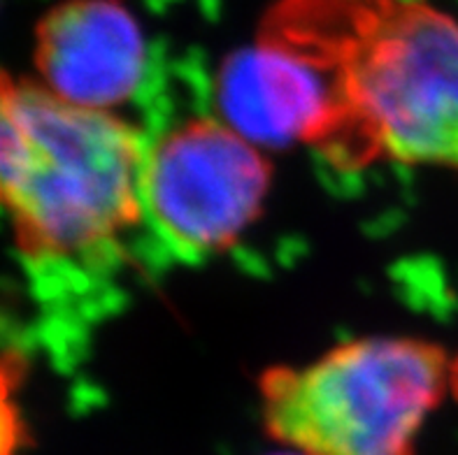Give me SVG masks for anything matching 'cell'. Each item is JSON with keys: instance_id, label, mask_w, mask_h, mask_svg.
Masks as SVG:
<instances>
[{"instance_id": "cell-1", "label": "cell", "mask_w": 458, "mask_h": 455, "mask_svg": "<svg viewBox=\"0 0 458 455\" xmlns=\"http://www.w3.org/2000/svg\"><path fill=\"white\" fill-rule=\"evenodd\" d=\"M263 33L331 81L340 128L326 161L458 170V21L424 0H284Z\"/></svg>"}, {"instance_id": "cell-2", "label": "cell", "mask_w": 458, "mask_h": 455, "mask_svg": "<svg viewBox=\"0 0 458 455\" xmlns=\"http://www.w3.org/2000/svg\"><path fill=\"white\" fill-rule=\"evenodd\" d=\"M142 131L0 70V214L23 263L96 274L145 228Z\"/></svg>"}, {"instance_id": "cell-3", "label": "cell", "mask_w": 458, "mask_h": 455, "mask_svg": "<svg viewBox=\"0 0 458 455\" xmlns=\"http://www.w3.org/2000/svg\"><path fill=\"white\" fill-rule=\"evenodd\" d=\"M452 358L417 337H363L259 381L267 433L305 455H414Z\"/></svg>"}, {"instance_id": "cell-4", "label": "cell", "mask_w": 458, "mask_h": 455, "mask_svg": "<svg viewBox=\"0 0 458 455\" xmlns=\"http://www.w3.org/2000/svg\"><path fill=\"white\" fill-rule=\"evenodd\" d=\"M270 181L266 149L219 116L186 119L147 145L145 231L170 258L205 263L261 216Z\"/></svg>"}, {"instance_id": "cell-5", "label": "cell", "mask_w": 458, "mask_h": 455, "mask_svg": "<svg viewBox=\"0 0 458 455\" xmlns=\"http://www.w3.org/2000/svg\"><path fill=\"white\" fill-rule=\"evenodd\" d=\"M219 119L261 149L308 145L328 156L340 114L324 70L270 33L226 58L215 81Z\"/></svg>"}, {"instance_id": "cell-6", "label": "cell", "mask_w": 458, "mask_h": 455, "mask_svg": "<svg viewBox=\"0 0 458 455\" xmlns=\"http://www.w3.org/2000/svg\"><path fill=\"white\" fill-rule=\"evenodd\" d=\"M147 45L119 0H68L47 12L35 33L38 80L58 98L114 112L138 93Z\"/></svg>"}, {"instance_id": "cell-7", "label": "cell", "mask_w": 458, "mask_h": 455, "mask_svg": "<svg viewBox=\"0 0 458 455\" xmlns=\"http://www.w3.org/2000/svg\"><path fill=\"white\" fill-rule=\"evenodd\" d=\"M21 360L0 349V455H23L29 449V423L21 407Z\"/></svg>"}, {"instance_id": "cell-8", "label": "cell", "mask_w": 458, "mask_h": 455, "mask_svg": "<svg viewBox=\"0 0 458 455\" xmlns=\"http://www.w3.org/2000/svg\"><path fill=\"white\" fill-rule=\"evenodd\" d=\"M449 391L458 400V353L452 358V376H449Z\"/></svg>"}, {"instance_id": "cell-9", "label": "cell", "mask_w": 458, "mask_h": 455, "mask_svg": "<svg viewBox=\"0 0 458 455\" xmlns=\"http://www.w3.org/2000/svg\"><path fill=\"white\" fill-rule=\"evenodd\" d=\"M275 455H305V453H301V451H293V449H286V451H282V453H275Z\"/></svg>"}]
</instances>
